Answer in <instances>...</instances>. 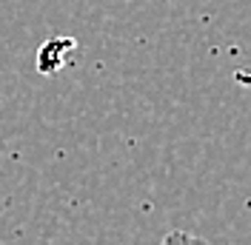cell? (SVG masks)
<instances>
[{"label":"cell","instance_id":"1","mask_svg":"<svg viewBox=\"0 0 251 245\" xmlns=\"http://www.w3.org/2000/svg\"><path fill=\"white\" fill-rule=\"evenodd\" d=\"M75 49H77L75 40H69V37H51V40H46V43L40 46V51H37V69H40L43 74L60 72Z\"/></svg>","mask_w":251,"mask_h":245},{"label":"cell","instance_id":"2","mask_svg":"<svg viewBox=\"0 0 251 245\" xmlns=\"http://www.w3.org/2000/svg\"><path fill=\"white\" fill-rule=\"evenodd\" d=\"M160 245H211V243L197 237V234H188V231H169Z\"/></svg>","mask_w":251,"mask_h":245}]
</instances>
